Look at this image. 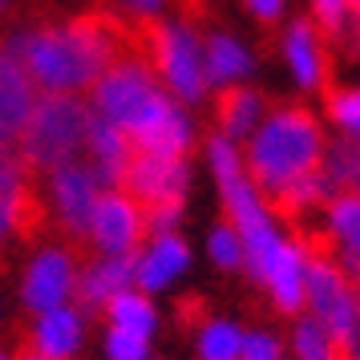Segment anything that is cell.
<instances>
[{"label": "cell", "mask_w": 360, "mask_h": 360, "mask_svg": "<svg viewBox=\"0 0 360 360\" xmlns=\"http://www.w3.org/2000/svg\"><path fill=\"white\" fill-rule=\"evenodd\" d=\"M29 182H33V174L25 170V158L13 146V134L0 130V198H17Z\"/></svg>", "instance_id": "cell-17"}, {"label": "cell", "mask_w": 360, "mask_h": 360, "mask_svg": "<svg viewBox=\"0 0 360 360\" xmlns=\"http://www.w3.org/2000/svg\"><path fill=\"white\" fill-rule=\"evenodd\" d=\"M77 340H82V324H77V311H45L41 316V324H37L33 332V344L41 356L49 360H69L73 352H77Z\"/></svg>", "instance_id": "cell-14"}, {"label": "cell", "mask_w": 360, "mask_h": 360, "mask_svg": "<svg viewBox=\"0 0 360 360\" xmlns=\"http://www.w3.org/2000/svg\"><path fill=\"white\" fill-rule=\"evenodd\" d=\"M186 259H191L186 243H182L179 235L170 231V235H162V239H154V243H150V251H142V255H138L134 283H142V288H162L166 279L179 276L182 267H186Z\"/></svg>", "instance_id": "cell-13"}, {"label": "cell", "mask_w": 360, "mask_h": 360, "mask_svg": "<svg viewBox=\"0 0 360 360\" xmlns=\"http://www.w3.org/2000/svg\"><path fill=\"white\" fill-rule=\"evenodd\" d=\"M263 283L271 288V300H276V308L283 316H295V311L304 308V300H308V292H304V259H300V251L292 243L276 247Z\"/></svg>", "instance_id": "cell-11"}, {"label": "cell", "mask_w": 360, "mask_h": 360, "mask_svg": "<svg viewBox=\"0 0 360 360\" xmlns=\"http://www.w3.org/2000/svg\"><path fill=\"white\" fill-rule=\"evenodd\" d=\"M356 191H360V179H356Z\"/></svg>", "instance_id": "cell-30"}, {"label": "cell", "mask_w": 360, "mask_h": 360, "mask_svg": "<svg viewBox=\"0 0 360 360\" xmlns=\"http://www.w3.org/2000/svg\"><path fill=\"white\" fill-rule=\"evenodd\" d=\"M295 356L300 360H328V332L316 316L295 324Z\"/></svg>", "instance_id": "cell-20"}, {"label": "cell", "mask_w": 360, "mask_h": 360, "mask_svg": "<svg viewBox=\"0 0 360 360\" xmlns=\"http://www.w3.org/2000/svg\"><path fill=\"white\" fill-rule=\"evenodd\" d=\"M202 69H207V82H235L251 69V57L239 49V41L231 37H211L207 41V57H202Z\"/></svg>", "instance_id": "cell-15"}, {"label": "cell", "mask_w": 360, "mask_h": 360, "mask_svg": "<svg viewBox=\"0 0 360 360\" xmlns=\"http://www.w3.org/2000/svg\"><path fill=\"white\" fill-rule=\"evenodd\" d=\"M146 219L138 211V202L126 198L122 191H105L94 211V247L101 259H117V255H142L146 247Z\"/></svg>", "instance_id": "cell-6"}, {"label": "cell", "mask_w": 360, "mask_h": 360, "mask_svg": "<svg viewBox=\"0 0 360 360\" xmlns=\"http://www.w3.org/2000/svg\"><path fill=\"white\" fill-rule=\"evenodd\" d=\"M324 105H328V117L348 138H360V89H332L324 98Z\"/></svg>", "instance_id": "cell-19"}, {"label": "cell", "mask_w": 360, "mask_h": 360, "mask_svg": "<svg viewBox=\"0 0 360 360\" xmlns=\"http://www.w3.org/2000/svg\"><path fill=\"white\" fill-rule=\"evenodd\" d=\"M8 4H13V0H0V17H4V13H8Z\"/></svg>", "instance_id": "cell-29"}, {"label": "cell", "mask_w": 360, "mask_h": 360, "mask_svg": "<svg viewBox=\"0 0 360 360\" xmlns=\"http://www.w3.org/2000/svg\"><path fill=\"white\" fill-rule=\"evenodd\" d=\"M13 360H49V356H41V352H37L33 336H20V348L13 352Z\"/></svg>", "instance_id": "cell-28"}, {"label": "cell", "mask_w": 360, "mask_h": 360, "mask_svg": "<svg viewBox=\"0 0 360 360\" xmlns=\"http://www.w3.org/2000/svg\"><path fill=\"white\" fill-rule=\"evenodd\" d=\"M13 202L17 198H0V271H4V247H8V235H13Z\"/></svg>", "instance_id": "cell-26"}, {"label": "cell", "mask_w": 360, "mask_h": 360, "mask_svg": "<svg viewBox=\"0 0 360 360\" xmlns=\"http://www.w3.org/2000/svg\"><path fill=\"white\" fill-rule=\"evenodd\" d=\"M49 195H53V219L61 227L65 255L73 259V267L98 263L101 255H98V247H94V211H98L101 186L94 179V170L82 158L57 166L49 174Z\"/></svg>", "instance_id": "cell-4"}, {"label": "cell", "mask_w": 360, "mask_h": 360, "mask_svg": "<svg viewBox=\"0 0 360 360\" xmlns=\"http://www.w3.org/2000/svg\"><path fill=\"white\" fill-rule=\"evenodd\" d=\"M174 316H179V328L182 332H202L211 324V304L202 295H182L174 304Z\"/></svg>", "instance_id": "cell-22"}, {"label": "cell", "mask_w": 360, "mask_h": 360, "mask_svg": "<svg viewBox=\"0 0 360 360\" xmlns=\"http://www.w3.org/2000/svg\"><path fill=\"white\" fill-rule=\"evenodd\" d=\"M94 110L73 94H45L20 134V158L29 174H53L57 166L82 158Z\"/></svg>", "instance_id": "cell-2"}, {"label": "cell", "mask_w": 360, "mask_h": 360, "mask_svg": "<svg viewBox=\"0 0 360 360\" xmlns=\"http://www.w3.org/2000/svg\"><path fill=\"white\" fill-rule=\"evenodd\" d=\"M259 117V94L247 89V85H223L214 94V122H219V134L223 138H247L251 126Z\"/></svg>", "instance_id": "cell-12"}, {"label": "cell", "mask_w": 360, "mask_h": 360, "mask_svg": "<svg viewBox=\"0 0 360 360\" xmlns=\"http://www.w3.org/2000/svg\"><path fill=\"white\" fill-rule=\"evenodd\" d=\"M170 105L174 101L166 98V89L154 77V69L134 61V57L110 65L98 77V85H94V114L105 117L110 126H117L126 138L154 126Z\"/></svg>", "instance_id": "cell-3"}, {"label": "cell", "mask_w": 360, "mask_h": 360, "mask_svg": "<svg viewBox=\"0 0 360 360\" xmlns=\"http://www.w3.org/2000/svg\"><path fill=\"white\" fill-rule=\"evenodd\" d=\"M73 259L65 255V247H49V251H41L29 267V276H25V304L33 311H57L61 308V300L69 295L73 288Z\"/></svg>", "instance_id": "cell-9"}, {"label": "cell", "mask_w": 360, "mask_h": 360, "mask_svg": "<svg viewBox=\"0 0 360 360\" xmlns=\"http://www.w3.org/2000/svg\"><path fill=\"white\" fill-rule=\"evenodd\" d=\"M211 255L219 267H243V243H239V235L227 223L211 235Z\"/></svg>", "instance_id": "cell-23"}, {"label": "cell", "mask_w": 360, "mask_h": 360, "mask_svg": "<svg viewBox=\"0 0 360 360\" xmlns=\"http://www.w3.org/2000/svg\"><path fill=\"white\" fill-rule=\"evenodd\" d=\"M288 61H292L300 85L320 89V98H328L336 89V57L328 49V41L320 37V29L311 25V17L295 20L288 29Z\"/></svg>", "instance_id": "cell-7"}, {"label": "cell", "mask_w": 360, "mask_h": 360, "mask_svg": "<svg viewBox=\"0 0 360 360\" xmlns=\"http://www.w3.org/2000/svg\"><path fill=\"white\" fill-rule=\"evenodd\" d=\"M122 4H126V13H142V17H154L162 8V0H122Z\"/></svg>", "instance_id": "cell-27"}, {"label": "cell", "mask_w": 360, "mask_h": 360, "mask_svg": "<svg viewBox=\"0 0 360 360\" xmlns=\"http://www.w3.org/2000/svg\"><path fill=\"white\" fill-rule=\"evenodd\" d=\"M33 110H37V82L29 77L25 61L13 57L8 45H0V130L20 138Z\"/></svg>", "instance_id": "cell-8"}, {"label": "cell", "mask_w": 360, "mask_h": 360, "mask_svg": "<svg viewBox=\"0 0 360 360\" xmlns=\"http://www.w3.org/2000/svg\"><path fill=\"white\" fill-rule=\"evenodd\" d=\"M239 360H283V352H279V344L271 340V336L255 332V336H243V352H239Z\"/></svg>", "instance_id": "cell-24"}, {"label": "cell", "mask_w": 360, "mask_h": 360, "mask_svg": "<svg viewBox=\"0 0 360 360\" xmlns=\"http://www.w3.org/2000/svg\"><path fill=\"white\" fill-rule=\"evenodd\" d=\"M85 158L82 162L94 170L98 186H117L122 174H126V162H130V138L110 126L105 117H89V134H85Z\"/></svg>", "instance_id": "cell-10"}, {"label": "cell", "mask_w": 360, "mask_h": 360, "mask_svg": "<svg viewBox=\"0 0 360 360\" xmlns=\"http://www.w3.org/2000/svg\"><path fill=\"white\" fill-rule=\"evenodd\" d=\"M146 340H150V336H142V332L114 328V332H110V340H105L110 360H146Z\"/></svg>", "instance_id": "cell-21"}, {"label": "cell", "mask_w": 360, "mask_h": 360, "mask_svg": "<svg viewBox=\"0 0 360 360\" xmlns=\"http://www.w3.org/2000/svg\"><path fill=\"white\" fill-rule=\"evenodd\" d=\"M105 316L114 320V328L142 332V336H150V328H154V308H150L146 295H138V292H117L105 304Z\"/></svg>", "instance_id": "cell-16"}, {"label": "cell", "mask_w": 360, "mask_h": 360, "mask_svg": "<svg viewBox=\"0 0 360 360\" xmlns=\"http://www.w3.org/2000/svg\"><path fill=\"white\" fill-rule=\"evenodd\" d=\"M243 4L251 8V17L259 25H267V29H276L279 13H283V0H243Z\"/></svg>", "instance_id": "cell-25"}, {"label": "cell", "mask_w": 360, "mask_h": 360, "mask_svg": "<svg viewBox=\"0 0 360 360\" xmlns=\"http://www.w3.org/2000/svg\"><path fill=\"white\" fill-rule=\"evenodd\" d=\"M304 292H308L311 316L328 332V348H340L344 332H348V316H352V283L344 279V271L336 263L304 259Z\"/></svg>", "instance_id": "cell-5"}, {"label": "cell", "mask_w": 360, "mask_h": 360, "mask_svg": "<svg viewBox=\"0 0 360 360\" xmlns=\"http://www.w3.org/2000/svg\"><path fill=\"white\" fill-rule=\"evenodd\" d=\"M324 126L300 101H279L243 150V174L255 198L276 195L279 186L304 179L324 162Z\"/></svg>", "instance_id": "cell-1"}, {"label": "cell", "mask_w": 360, "mask_h": 360, "mask_svg": "<svg viewBox=\"0 0 360 360\" xmlns=\"http://www.w3.org/2000/svg\"><path fill=\"white\" fill-rule=\"evenodd\" d=\"M198 344H202V360H239V352H243V332L211 320V324L198 332Z\"/></svg>", "instance_id": "cell-18"}]
</instances>
